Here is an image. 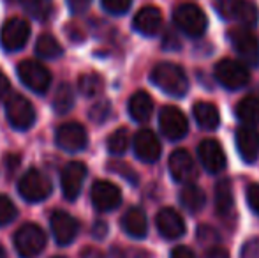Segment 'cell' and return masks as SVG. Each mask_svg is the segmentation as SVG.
I'll return each instance as SVG.
<instances>
[{
  "instance_id": "23",
  "label": "cell",
  "mask_w": 259,
  "mask_h": 258,
  "mask_svg": "<svg viewBox=\"0 0 259 258\" xmlns=\"http://www.w3.org/2000/svg\"><path fill=\"white\" fill-rule=\"evenodd\" d=\"M192 115H194L196 122H198V126L201 129L213 131L221 124V115H219L217 106L211 103H206V101L196 103L194 108H192Z\"/></svg>"
},
{
  "instance_id": "13",
  "label": "cell",
  "mask_w": 259,
  "mask_h": 258,
  "mask_svg": "<svg viewBox=\"0 0 259 258\" xmlns=\"http://www.w3.org/2000/svg\"><path fill=\"white\" fill-rule=\"evenodd\" d=\"M90 196H92L94 207L97 210H101V212L115 210L122 203V191H120L118 186H115L109 180H97V182H94Z\"/></svg>"
},
{
  "instance_id": "47",
  "label": "cell",
  "mask_w": 259,
  "mask_h": 258,
  "mask_svg": "<svg viewBox=\"0 0 259 258\" xmlns=\"http://www.w3.org/2000/svg\"><path fill=\"white\" fill-rule=\"evenodd\" d=\"M55 258H64V256H55Z\"/></svg>"
},
{
  "instance_id": "34",
  "label": "cell",
  "mask_w": 259,
  "mask_h": 258,
  "mask_svg": "<svg viewBox=\"0 0 259 258\" xmlns=\"http://www.w3.org/2000/svg\"><path fill=\"white\" fill-rule=\"evenodd\" d=\"M111 115V104L108 101H97L89 112V117L92 119L94 122L101 124V122H106Z\"/></svg>"
},
{
  "instance_id": "5",
  "label": "cell",
  "mask_w": 259,
  "mask_h": 258,
  "mask_svg": "<svg viewBox=\"0 0 259 258\" xmlns=\"http://www.w3.org/2000/svg\"><path fill=\"white\" fill-rule=\"evenodd\" d=\"M175 23L182 32L191 38H199L205 34L208 27V18L203 9L196 4H182L175 9Z\"/></svg>"
},
{
  "instance_id": "46",
  "label": "cell",
  "mask_w": 259,
  "mask_h": 258,
  "mask_svg": "<svg viewBox=\"0 0 259 258\" xmlns=\"http://www.w3.org/2000/svg\"><path fill=\"white\" fill-rule=\"evenodd\" d=\"M7 2H9V4H20L21 0H7Z\"/></svg>"
},
{
  "instance_id": "8",
  "label": "cell",
  "mask_w": 259,
  "mask_h": 258,
  "mask_svg": "<svg viewBox=\"0 0 259 258\" xmlns=\"http://www.w3.org/2000/svg\"><path fill=\"white\" fill-rule=\"evenodd\" d=\"M229 41L243 62L254 67L259 65V39L250 28H233L229 32Z\"/></svg>"
},
{
  "instance_id": "11",
  "label": "cell",
  "mask_w": 259,
  "mask_h": 258,
  "mask_svg": "<svg viewBox=\"0 0 259 258\" xmlns=\"http://www.w3.org/2000/svg\"><path fill=\"white\" fill-rule=\"evenodd\" d=\"M159 128L167 140H182L189 131V121L177 106H164L159 114Z\"/></svg>"
},
{
  "instance_id": "1",
  "label": "cell",
  "mask_w": 259,
  "mask_h": 258,
  "mask_svg": "<svg viewBox=\"0 0 259 258\" xmlns=\"http://www.w3.org/2000/svg\"><path fill=\"white\" fill-rule=\"evenodd\" d=\"M150 80L155 87H159L162 92L169 94L173 97H182L189 90V80L185 71L177 64L162 62L157 64L152 69Z\"/></svg>"
},
{
  "instance_id": "19",
  "label": "cell",
  "mask_w": 259,
  "mask_h": 258,
  "mask_svg": "<svg viewBox=\"0 0 259 258\" xmlns=\"http://www.w3.org/2000/svg\"><path fill=\"white\" fill-rule=\"evenodd\" d=\"M198 158L210 173H219L226 168V152L217 140H203L198 147Z\"/></svg>"
},
{
  "instance_id": "39",
  "label": "cell",
  "mask_w": 259,
  "mask_h": 258,
  "mask_svg": "<svg viewBox=\"0 0 259 258\" xmlns=\"http://www.w3.org/2000/svg\"><path fill=\"white\" fill-rule=\"evenodd\" d=\"M243 258H259V241H250L243 248Z\"/></svg>"
},
{
  "instance_id": "35",
  "label": "cell",
  "mask_w": 259,
  "mask_h": 258,
  "mask_svg": "<svg viewBox=\"0 0 259 258\" xmlns=\"http://www.w3.org/2000/svg\"><path fill=\"white\" fill-rule=\"evenodd\" d=\"M101 4H103L104 11H108L109 14L118 16V14H123L129 11L133 0H101Z\"/></svg>"
},
{
  "instance_id": "44",
  "label": "cell",
  "mask_w": 259,
  "mask_h": 258,
  "mask_svg": "<svg viewBox=\"0 0 259 258\" xmlns=\"http://www.w3.org/2000/svg\"><path fill=\"white\" fill-rule=\"evenodd\" d=\"M9 87H11L9 78H7V76L4 75L2 71H0V99H2V97L6 96L7 92H9Z\"/></svg>"
},
{
  "instance_id": "31",
  "label": "cell",
  "mask_w": 259,
  "mask_h": 258,
  "mask_svg": "<svg viewBox=\"0 0 259 258\" xmlns=\"http://www.w3.org/2000/svg\"><path fill=\"white\" fill-rule=\"evenodd\" d=\"M129 147V133L125 128H118L113 131L108 138V151L113 156H122Z\"/></svg>"
},
{
  "instance_id": "22",
  "label": "cell",
  "mask_w": 259,
  "mask_h": 258,
  "mask_svg": "<svg viewBox=\"0 0 259 258\" xmlns=\"http://www.w3.org/2000/svg\"><path fill=\"white\" fill-rule=\"evenodd\" d=\"M122 228L134 239H143L148 232V221L140 207H131L122 217Z\"/></svg>"
},
{
  "instance_id": "2",
  "label": "cell",
  "mask_w": 259,
  "mask_h": 258,
  "mask_svg": "<svg viewBox=\"0 0 259 258\" xmlns=\"http://www.w3.org/2000/svg\"><path fill=\"white\" fill-rule=\"evenodd\" d=\"M46 248V234L35 223H27L14 234V249L21 258H37Z\"/></svg>"
},
{
  "instance_id": "33",
  "label": "cell",
  "mask_w": 259,
  "mask_h": 258,
  "mask_svg": "<svg viewBox=\"0 0 259 258\" xmlns=\"http://www.w3.org/2000/svg\"><path fill=\"white\" fill-rule=\"evenodd\" d=\"M18 216V209L6 195H0V227L13 223Z\"/></svg>"
},
{
  "instance_id": "14",
  "label": "cell",
  "mask_w": 259,
  "mask_h": 258,
  "mask_svg": "<svg viewBox=\"0 0 259 258\" xmlns=\"http://www.w3.org/2000/svg\"><path fill=\"white\" fill-rule=\"evenodd\" d=\"M85 177H87V166L81 161H71L62 170V177H60L62 193H64V196L69 202H74L79 196V193H81Z\"/></svg>"
},
{
  "instance_id": "32",
  "label": "cell",
  "mask_w": 259,
  "mask_h": 258,
  "mask_svg": "<svg viewBox=\"0 0 259 258\" xmlns=\"http://www.w3.org/2000/svg\"><path fill=\"white\" fill-rule=\"evenodd\" d=\"M27 13L35 20H48L53 13V0H27Z\"/></svg>"
},
{
  "instance_id": "15",
  "label": "cell",
  "mask_w": 259,
  "mask_h": 258,
  "mask_svg": "<svg viewBox=\"0 0 259 258\" xmlns=\"http://www.w3.org/2000/svg\"><path fill=\"white\" fill-rule=\"evenodd\" d=\"M50 225H52L55 241H57V244H60V246L71 244V242L76 239L78 230H79L78 221H76L71 214L64 212V210L53 212L52 219H50Z\"/></svg>"
},
{
  "instance_id": "6",
  "label": "cell",
  "mask_w": 259,
  "mask_h": 258,
  "mask_svg": "<svg viewBox=\"0 0 259 258\" xmlns=\"http://www.w3.org/2000/svg\"><path fill=\"white\" fill-rule=\"evenodd\" d=\"M213 75L215 80L229 90L243 89L250 82V72L247 65L235 59H222L221 62H217Z\"/></svg>"
},
{
  "instance_id": "28",
  "label": "cell",
  "mask_w": 259,
  "mask_h": 258,
  "mask_svg": "<svg viewBox=\"0 0 259 258\" xmlns=\"http://www.w3.org/2000/svg\"><path fill=\"white\" fill-rule=\"evenodd\" d=\"M35 53H37L41 59L55 60L64 53V50H62V45L52 34H42L41 38L37 39V43H35Z\"/></svg>"
},
{
  "instance_id": "41",
  "label": "cell",
  "mask_w": 259,
  "mask_h": 258,
  "mask_svg": "<svg viewBox=\"0 0 259 258\" xmlns=\"http://www.w3.org/2000/svg\"><path fill=\"white\" fill-rule=\"evenodd\" d=\"M106 234H108V225H106L104 221H97L92 228V235L96 239H103L106 237Z\"/></svg>"
},
{
  "instance_id": "18",
  "label": "cell",
  "mask_w": 259,
  "mask_h": 258,
  "mask_svg": "<svg viewBox=\"0 0 259 258\" xmlns=\"http://www.w3.org/2000/svg\"><path fill=\"white\" fill-rule=\"evenodd\" d=\"M134 154L143 163H155L160 158V141L152 129H140L134 136Z\"/></svg>"
},
{
  "instance_id": "45",
  "label": "cell",
  "mask_w": 259,
  "mask_h": 258,
  "mask_svg": "<svg viewBox=\"0 0 259 258\" xmlns=\"http://www.w3.org/2000/svg\"><path fill=\"white\" fill-rule=\"evenodd\" d=\"M0 258H7V253H6V249L0 246Z\"/></svg>"
},
{
  "instance_id": "24",
  "label": "cell",
  "mask_w": 259,
  "mask_h": 258,
  "mask_svg": "<svg viewBox=\"0 0 259 258\" xmlns=\"http://www.w3.org/2000/svg\"><path fill=\"white\" fill-rule=\"evenodd\" d=\"M154 112V101L145 90H138L129 99V115L136 122H147Z\"/></svg>"
},
{
  "instance_id": "30",
  "label": "cell",
  "mask_w": 259,
  "mask_h": 258,
  "mask_svg": "<svg viewBox=\"0 0 259 258\" xmlns=\"http://www.w3.org/2000/svg\"><path fill=\"white\" fill-rule=\"evenodd\" d=\"M103 85H104L103 78H101L99 75H96V72H87V75L79 76V80H78L79 92L87 97H94V96H97V94H101Z\"/></svg>"
},
{
  "instance_id": "36",
  "label": "cell",
  "mask_w": 259,
  "mask_h": 258,
  "mask_svg": "<svg viewBox=\"0 0 259 258\" xmlns=\"http://www.w3.org/2000/svg\"><path fill=\"white\" fill-rule=\"evenodd\" d=\"M247 203L259 216V184L249 186V190H247Z\"/></svg>"
},
{
  "instance_id": "17",
  "label": "cell",
  "mask_w": 259,
  "mask_h": 258,
  "mask_svg": "<svg viewBox=\"0 0 259 258\" xmlns=\"http://www.w3.org/2000/svg\"><path fill=\"white\" fill-rule=\"evenodd\" d=\"M155 225L159 234L162 235L164 239H169V241H175V239H180L182 235L185 234V221L180 214L177 212L171 207H164V209L159 210L155 217Z\"/></svg>"
},
{
  "instance_id": "3",
  "label": "cell",
  "mask_w": 259,
  "mask_h": 258,
  "mask_svg": "<svg viewBox=\"0 0 259 258\" xmlns=\"http://www.w3.org/2000/svg\"><path fill=\"white\" fill-rule=\"evenodd\" d=\"M213 7L224 20H238L247 28L259 21V9L250 0H213Z\"/></svg>"
},
{
  "instance_id": "29",
  "label": "cell",
  "mask_w": 259,
  "mask_h": 258,
  "mask_svg": "<svg viewBox=\"0 0 259 258\" xmlns=\"http://www.w3.org/2000/svg\"><path fill=\"white\" fill-rule=\"evenodd\" d=\"M74 106V92H72V87L67 82L60 83L55 92V99H53V110L58 115H65L72 110Z\"/></svg>"
},
{
  "instance_id": "25",
  "label": "cell",
  "mask_w": 259,
  "mask_h": 258,
  "mask_svg": "<svg viewBox=\"0 0 259 258\" xmlns=\"http://www.w3.org/2000/svg\"><path fill=\"white\" fill-rule=\"evenodd\" d=\"M233 207H235V196H233L231 180H219L217 186H215V209H217L219 216H229L233 212Z\"/></svg>"
},
{
  "instance_id": "26",
  "label": "cell",
  "mask_w": 259,
  "mask_h": 258,
  "mask_svg": "<svg viewBox=\"0 0 259 258\" xmlns=\"http://www.w3.org/2000/svg\"><path fill=\"white\" fill-rule=\"evenodd\" d=\"M180 200H182V205L187 210H191V212H199V210H203V207L206 205V196L203 193V190L192 182L185 184V186L182 188Z\"/></svg>"
},
{
  "instance_id": "43",
  "label": "cell",
  "mask_w": 259,
  "mask_h": 258,
  "mask_svg": "<svg viewBox=\"0 0 259 258\" xmlns=\"http://www.w3.org/2000/svg\"><path fill=\"white\" fill-rule=\"evenodd\" d=\"M81 258H104V255L101 249L94 248V246H89V248H85L81 251Z\"/></svg>"
},
{
  "instance_id": "21",
  "label": "cell",
  "mask_w": 259,
  "mask_h": 258,
  "mask_svg": "<svg viewBox=\"0 0 259 258\" xmlns=\"http://www.w3.org/2000/svg\"><path fill=\"white\" fill-rule=\"evenodd\" d=\"M236 147L245 163H254L259 156V134L252 126H243L236 131Z\"/></svg>"
},
{
  "instance_id": "40",
  "label": "cell",
  "mask_w": 259,
  "mask_h": 258,
  "mask_svg": "<svg viewBox=\"0 0 259 258\" xmlns=\"http://www.w3.org/2000/svg\"><path fill=\"white\" fill-rule=\"evenodd\" d=\"M171 258H196V255L187 246H177V248L171 251Z\"/></svg>"
},
{
  "instance_id": "42",
  "label": "cell",
  "mask_w": 259,
  "mask_h": 258,
  "mask_svg": "<svg viewBox=\"0 0 259 258\" xmlns=\"http://www.w3.org/2000/svg\"><path fill=\"white\" fill-rule=\"evenodd\" d=\"M205 258H229V251L224 248H211L205 253Z\"/></svg>"
},
{
  "instance_id": "38",
  "label": "cell",
  "mask_w": 259,
  "mask_h": 258,
  "mask_svg": "<svg viewBox=\"0 0 259 258\" xmlns=\"http://www.w3.org/2000/svg\"><path fill=\"white\" fill-rule=\"evenodd\" d=\"M198 237L201 242H213L219 239V235L215 234V230L211 227H199L198 230Z\"/></svg>"
},
{
  "instance_id": "20",
  "label": "cell",
  "mask_w": 259,
  "mask_h": 258,
  "mask_svg": "<svg viewBox=\"0 0 259 258\" xmlns=\"http://www.w3.org/2000/svg\"><path fill=\"white\" fill-rule=\"evenodd\" d=\"M133 25L141 35H155L162 27V13L154 6H147L136 13Z\"/></svg>"
},
{
  "instance_id": "9",
  "label": "cell",
  "mask_w": 259,
  "mask_h": 258,
  "mask_svg": "<svg viewBox=\"0 0 259 258\" xmlns=\"http://www.w3.org/2000/svg\"><path fill=\"white\" fill-rule=\"evenodd\" d=\"M6 115L9 124L14 129H30L35 122V110L32 106V103L27 99L25 96H13L9 101L6 103Z\"/></svg>"
},
{
  "instance_id": "37",
  "label": "cell",
  "mask_w": 259,
  "mask_h": 258,
  "mask_svg": "<svg viewBox=\"0 0 259 258\" xmlns=\"http://www.w3.org/2000/svg\"><path fill=\"white\" fill-rule=\"evenodd\" d=\"M90 2H92V0H67V6H69V9H71V13L83 14L90 7Z\"/></svg>"
},
{
  "instance_id": "16",
  "label": "cell",
  "mask_w": 259,
  "mask_h": 258,
  "mask_svg": "<svg viewBox=\"0 0 259 258\" xmlns=\"http://www.w3.org/2000/svg\"><path fill=\"white\" fill-rule=\"evenodd\" d=\"M169 173L177 182H184L189 184L192 182V179L198 177V172H196V165L192 156L189 154L184 149H178L173 154L169 156Z\"/></svg>"
},
{
  "instance_id": "10",
  "label": "cell",
  "mask_w": 259,
  "mask_h": 258,
  "mask_svg": "<svg viewBox=\"0 0 259 258\" xmlns=\"http://www.w3.org/2000/svg\"><path fill=\"white\" fill-rule=\"evenodd\" d=\"M30 38V25L23 18H11L2 25L0 30V45L7 52H18L27 45Z\"/></svg>"
},
{
  "instance_id": "7",
  "label": "cell",
  "mask_w": 259,
  "mask_h": 258,
  "mask_svg": "<svg viewBox=\"0 0 259 258\" xmlns=\"http://www.w3.org/2000/svg\"><path fill=\"white\" fill-rule=\"evenodd\" d=\"M18 76L21 83L35 94H45L52 85V72L37 60H23L18 64Z\"/></svg>"
},
{
  "instance_id": "27",
  "label": "cell",
  "mask_w": 259,
  "mask_h": 258,
  "mask_svg": "<svg viewBox=\"0 0 259 258\" xmlns=\"http://www.w3.org/2000/svg\"><path fill=\"white\" fill-rule=\"evenodd\" d=\"M236 117L245 126H256L259 124V97L257 96H247L236 106Z\"/></svg>"
},
{
  "instance_id": "4",
  "label": "cell",
  "mask_w": 259,
  "mask_h": 258,
  "mask_svg": "<svg viewBox=\"0 0 259 258\" xmlns=\"http://www.w3.org/2000/svg\"><path fill=\"white\" fill-rule=\"evenodd\" d=\"M52 180L42 172H39L37 168H30L28 172H25L23 177L20 179V182H18V193H20V196L32 203L46 200L52 195Z\"/></svg>"
},
{
  "instance_id": "12",
  "label": "cell",
  "mask_w": 259,
  "mask_h": 258,
  "mask_svg": "<svg viewBox=\"0 0 259 258\" xmlns=\"http://www.w3.org/2000/svg\"><path fill=\"white\" fill-rule=\"evenodd\" d=\"M55 141L60 149L67 152H79L89 143V134L79 122H65L58 126Z\"/></svg>"
}]
</instances>
